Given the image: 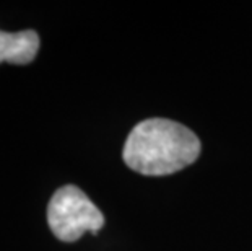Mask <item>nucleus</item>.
<instances>
[{"instance_id":"1","label":"nucleus","mask_w":252,"mask_h":251,"mask_svg":"<svg viewBox=\"0 0 252 251\" xmlns=\"http://www.w3.org/2000/svg\"><path fill=\"white\" fill-rule=\"evenodd\" d=\"M200 141L189 127L153 117L142 121L128 134L124 162L145 176H166L189 167L200 155Z\"/></svg>"},{"instance_id":"2","label":"nucleus","mask_w":252,"mask_h":251,"mask_svg":"<svg viewBox=\"0 0 252 251\" xmlns=\"http://www.w3.org/2000/svg\"><path fill=\"white\" fill-rule=\"evenodd\" d=\"M47 223L61 242L73 243L90 232L96 235L104 225V215L77 186H62L47 206Z\"/></svg>"},{"instance_id":"3","label":"nucleus","mask_w":252,"mask_h":251,"mask_svg":"<svg viewBox=\"0 0 252 251\" xmlns=\"http://www.w3.org/2000/svg\"><path fill=\"white\" fill-rule=\"evenodd\" d=\"M39 49V36L34 31L25 30L18 33L0 31V64H30Z\"/></svg>"}]
</instances>
